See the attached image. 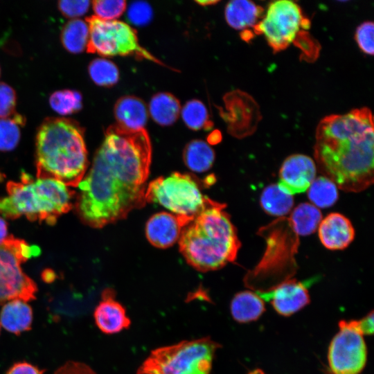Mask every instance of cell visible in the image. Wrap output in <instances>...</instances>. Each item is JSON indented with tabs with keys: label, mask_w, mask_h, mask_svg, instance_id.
Segmentation results:
<instances>
[{
	"label": "cell",
	"mask_w": 374,
	"mask_h": 374,
	"mask_svg": "<svg viewBox=\"0 0 374 374\" xmlns=\"http://www.w3.org/2000/svg\"><path fill=\"white\" fill-rule=\"evenodd\" d=\"M313 280L305 282L289 279L267 292H255L264 301H269L279 314L288 317L299 311L310 303L307 286Z\"/></svg>",
	"instance_id": "cell-13"
},
{
	"label": "cell",
	"mask_w": 374,
	"mask_h": 374,
	"mask_svg": "<svg viewBox=\"0 0 374 374\" xmlns=\"http://www.w3.org/2000/svg\"><path fill=\"white\" fill-rule=\"evenodd\" d=\"M289 219L299 235H307L316 231L321 221L322 215L315 206L302 203L293 210Z\"/></svg>",
	"instance_id": "cell-24"
},
{
	"label": "cell",
	"mask_w": 374,
	"mask_h": 374,
	"mask_svg": "<svg viewBox=\"0 0 374 374\" xmlns=\"http://www.w3.org/2000/svg\"><path fill=\"white\" fill-rule=\"evenodd\" d=\"M95 16L98 18L112 21L119 17L126 8V1L123 0H95L92 1Z\"/></svg>",
	"instance_id": "cell-32"
},
{
	"label": "cell",
	"mask_w": 374,
	"mask_h": 374,
	"mask_svg": "<svg viewBox=\"0 0 374 374\" xmlns=\"http://www.w3.org/2000/svg\"><path fill=\"white\" fill-rule=\"evenodd\" d=\"M264 9L248 0L229 1L224 10L227 24L236 30H246L253 28L262 18Z\"/></svg>",
	"instance_id": "cell-20"
},
{
	"label": "cell",
	"mask_w": 374,
	"mask_h": 374,
	"mask_svg": "<svg viewBox=\"0 0 374 374\" xmlns=\"http://www.w3.org/2000/svg\"><path fill=\"white\" fill-rule=\"evenodd\" d=\"M39 253L37 247L12 235L0 244V304L14 299H36L37 286L24 272L21 264Z\"/></svg>",
	"instance_id": "cell-9"
},
{
	"label": "cell",
	"mask_w": 374,
	"mask_h": 374,
	"mask_svg": "<svg viewBox=\"0 0 374 374\" xmlns=\"http://www.w3.org/2000/svg\"><path fill=\"white\" fill-rule=\"evenodd\" d=\"M225 207L212 199L181 231L179 251L199 271L219 269L236 258L241 243Z\"/></svg>",
	"instance_id": "cell-4"
},
{
	"label": "cell",
	"mask_w": 374,
	"mask_h": 374,
	"mask_svg": "<svg viewBox=\"0 0 374 374\" xmlns=\"http://www.w3.org/2000/svg\"><path fill=\"white\" fill-rule=\"evenodd\" d=\"M95 323L98 329L107 335H112L129 328L131 320L125 307L116 299L112 288L105 289L101 300L93 312Z\"/></svg>",
	"instance_id": "cell-15"
},
{
	"label": "cell",
	"mask_w": 374,
	"mask_h": 374,
	"mask_svg": "<svg viewBox=\"0 0 374 374\" xmlns=\"http://www.w3.org/2000/svg\"><path fill=\"white\" fill-rule=\"evenodd\" d=\"M220 347L208 337L159 347L151 351L136 374H211Z\"/></svg>",
	"instance_id": "cell-7"
},
{
	"label": "cell",
	"mask_w": 374,
	"mask_h": 374,
	"mask_svg": "<svg viewBox=\"0 0 374 374\" xmlns=\"http://www.w3.org/2000/svg\"><path fill=\"white\" fill-rule=\"evenodd\" d=\"M188 222V220L171 213H157L146 223L147 239L157 248L170 247L179 240L183 228Z\"/></svg>",
	"instance_id": "cell-16"
},
{
	"label": "cell",
	"mask_w": 374,
	"mask_h": 374,
	"mask_svg": "<svg viewBox=\"0 0 374 374\" xmlns=\"http://www.w3.org/2000/svg\"><path fill=\"white\" fill-rule=\"evenodd\" d=\"M85 21L89 26L86 48L88 53L105 57L134 55L164 66L141 46L136 30L127 24L118 20H103L95 15L87 17Z\"/></svg>",
	"instance_id": "cell-10"
},
{
	"label": "cell",
	"mask_w": 374,
	"mask_h": 374,
	"mask_svg": "<svg viewBox=\"0 0 374 374\" xmlns=\"http://www.w3.org/2000/svg\"><path fill=\"white\" fill-rule=\"evenodd\" d=\"M366 362L367 347L356 320L340 321L328 348V374H359Z\"/></svg>",
	"instance_id": "cell-12"
},
{
	"label": "cell",
	"mask_w": 374,
	"mask_h": 374,
	"mask_svg": "<svg viewBox=\"0 0 374 374\" xmlns=\"http://www.w3.org/2000/svg\"><path fill=\"white\" fill-rule=\"evenodd\" d=\"M53 374H97L89 365L80 362L68 361Z\"/></svg>",
	"instance_id": "cell-37"
},
{
	"label": "cell",
	"mask_w": 374,
	"mask_h": 374,
	"mask_svg": "<svg viewBox=\"0 0 374 374\" xmlns=\"http://www.w3.org/2000/svg\"><path fill=\"white\" fill-rule=\"evenodd\" d=\"M35 144L37 178L78 187L89 164L83 128L71 118H47L37 130Z\"/></svg>",
	"instance_id": "cell-3"
},
{
	"label": "cell",
	"mask_w": 374,
	"mask_h": 374,
	"mask_svg": "<svg viewBox=\"0 0 374 374\" xmlns=\"http://www.w3.org/2000/svg\"><path fill=\"white\" fill-rule=\"evenodd\" d=\"M33 319L31 306L20 299L5 303L0 312V325L8 332L16 335L30 330Z\"/></svg>",
	"instance_id": "cell-19"
},
{
	"label": "cell",
	"mask_w": 374,
	"mask_h": 374,
	"mask_svg": "<svg viewBox=\"0 0 374 374\" xmlns=\"http://www.w3.org/2000/svg\"><path fill=\"white\" fill-rule=\"evenodd\" d=\"M149 113L159 125L168 126L174 123L179 116L181 105L172 93L161 92L154 95L149 103Z\"/></svg>",
	"instance_id": "cell-22"
},
{
	"label": "cell",
	"mask_w": 374,
	"mask_h": 374,
	"mask_svg": "<svg viewBox=\"0 0 374 374\" xmlns=\"http://www.w3.org/2000/svg\"><path fill=\"white\" fill-rule=\"evenodd\" d=\"M183 159L186 166L191 171L204 172L211 168L215 160V152L208 143L195 139L186 145Z\"/></svg>",
	"instance_id": "cell-23"
},
{
	"label": "cell",
	"mask_w": 374,
	"mask_h": 374,
	"mask_svg": "<svg viewBox=\"0 0 374 374\" xmlns=\"http://www.w3.org/2000/svg\"><path fill=\"white\" fill-rule=\"evenodd\" d=\"M82 98L80 93L75 90L57 91L49 98L52 109L60 115H69L82 109Z\"/></svg>",
	"instance_id": "cell-31"
},
{
	"label": "cell",
	"mask_w": 374,
	"mask_h": 374,
	"mask_svg": "<svg viewBox=\"0 0 374 374\" xmlns=\"http://www.w3.org/2000/svg\"><path fill=\"white\" fill-rule=\"evenodd\" d=\"M310 21L295 2L280 0L271 2L262 18L253 28L256 35H263L274 53L286 49Z\"/></svg>",
	"instance_id": "cell-11"
},
{
	"label": "cell",
	"mask_w": 374,
	"mask_h": 374,
	"mask_svg": "<svg viewBox=\"0 0 374 374\" xmlns=\"http://www.w3.org/2000/svg\"><path fill=\"white\" fill-rule=\"evenodd\" d=\"M44 371L26 362H19L12 365L6 374H43Z\"/></svg>",
	"instance_id": "cell-38"
},
{
	"label": "cell",
	"mask_w": 374,
	"mask_h": 374,
	"mask_svg": "<svg viewBox=\"0 0 374 374\" xmlns=\"http://www.w3.org/2000/svg\"><path fill=\"white\" fill-rule=\"evenodd\" d=\"M181 117L186 125L193 130H210L213 125L207 109L199 100L188 101L181 109Z\"/></svg>",
	"instance_id": "cell-28"
},
{
	"label": "cell",
	"mask_w": 374,
	"mask_h": 374,
	"mask_svg": "<svg viewBox=\"0 0 374 374\" xmlns=\"http://www.w3.org/2000/svg\"><path fill=\"white\" fill-rule=\"evenodd\" d=\"M315 138L319 170L337 187L358 193L373 183V120L368 108L324 117Z\"/></svg>",
	"instance_id": "cell-2"
},
{
	"label": "cell",
	"mask_w": 374,
	"mask_h": 374,
	"mask_svg": "<svg viewBox=\"0 0 374 374\" xmlns=\"http://www.w3.org/2000/svg\"><path fill=\"white\" fill-rule=\"evenodd\" d=\"M0 72H1V71H0Z\"/></svg>",
	"instance_id": "cell-43"
},
{
	"label": "cell",
	"mask_w": 374,
	"mask_h": 374,
	"mask_svg": "<svg viewBox=\"0 0 374 374\" xmlns=\"http://www.w3.org/2000/svg\"><path fill=\"white\" fill-rule=\"evenodd\" d=\"M8 224L5 220L0 217V244L7 238Z\"/></svg>",
	"instance_id": "cell-40"
},
{
	"label": "cell",
	"mask_w": 374,
	"mask_h": 374,
	"mask_svg": "<svg viewBox=\"0 0 374 374\" xmlns=\"http://www.w3.org/2000/svg\"><path fill=\"white\" fill-rule=\"evenodd\" d=\"M267 248L260 263L244 277L245 285L254 292H267L291 279L296 273L294 258L299 244V235L289 218L281 217L258 231Z\"/></svg>",
	"instance_id": "cell-6"
},
{
	"label": "cell",
	"mask_w": 374,
	"mask_h": 374,
	"mask_svg": "<svg viewBox=\"0 0 374 374\" xmlns=\"http://www.w3.org/2000/svg\"><path fill=\"white\" fill-rule=\"evenodd\" d=\"M319 237L322 244L330 250L346 248L355 238V230L350 221L342 214H328L319 226Z\"/></svg>",
	"instance_id": "cell-17"
},
{
	"label": "cell",
	"mask_w": 374,
	"mask_h": 374,
	"mask_svg": "<svg viewBox=\"0 0 374 374\" xmlns=\"http://www.w3.org/2000/svg\"><path fill=\"white\" fill-rule=\"evenodd\" d=\"M88 72L93 82L99 86L111 87L119 79L117 66L103 58L92 60L88 66Z\"/></svg>",
	"instance_id": "cell-30"
},
{
	"label": "cell",
	"mask_w": 374,
	"mask_h": 374,
	"mask_svg": "<svg viewBox=\"0 0 374 374\" xmlns=\"http://www.w3.org/2000/svg\"><path fill=\"white\" fill-rule=\"evenodd\" d=\"M374 25L372 21L361 24L355 32V40L359 48L366 54L373 55L374 53Z\"/></svg>",
	"instance_id": "cell-33"
},
{
	"label": "cell",
	"mask_w": 374,
	"mask_h": 374,
	"mask_svg": "<svg viewBox=\"0 0 374 374\" xmlns=\"http://www.w3.org/2000/svg\"><path fill=\"white\" fill-rule=\"evenodd\" d=\"M24 123L25 118L16 113L11 117L0 118V151H10L16 148Z\"/></svg>",
	"instance_id": "cell-29"
},
{
	"label": "cell",
	"mask_w": 374,
	"mask_h": 374,
	"mask_svg": "<svg viewBox=\"0 0 374 374\" xmlns=\"http://www.w3.org/2000/svg\"><path fill=\"white\" fill-rule=\"evenodd\" d=\"M230 310L239 323H248L259 319L265 310L264 301L254 292L242 291L233 297Z\"/></svg>",
	"instance_id": "cell-21"
},
{
	"label": "cell",
	"mask_w": 374,
	"mask_h": 374,
	"mask_svg": "<svg viewBox=\"0 0 374 374\" xmlns=\"http://www.w3.org/2000/svg\"><path fill=\"white\" fill-rule=\"evenodd\" d=\"M17 96L10 85L0 82V118H9L15 114Z\"/></svg>",
	"instance_id": "cell-34"
},
{
	"label": "cell",
	"mask_w": 374,
	"mask_h": 374,
	"mask_svg": "<svg viewBox=\"0 0 374 374\" xmlns=\"http://www.w3.org/2000/svg\"><path fill=\"white\" fill-rule=\"evenodd\" d=\"M152 9L145 2H134L128 10L129 20L136 25H143L150 21L152 18Z\"/></svg>",
	"instance_id": "cell-35"
},
{
	"label": "cell",
	"mask_w": 374,
	"mask_h": 374,
	"mask_svg": "<svg viewBox=\"0 0 374 374\" xmlns=\"http://www.w3.org/2000/svg\"><path fill=\"white\" fill-rule=\"evenodd\" d=\"M196 2L202 6H207L218 3L217 1H197Z\"/></svg>",
	"instance_id": "cell-41"
},
{
	"label": "cell",
	"mask_w": 374,
	"mask_h": 374,
	"mask_svg": "<svg viewBox=\"0 0 374 374\" xmlns=\"http://www.w3.org/2000/svg\"><path fill=\"white\" fill-rule=\"evenodd\" d=\"M260 202L268 214L284 216L292 208L294 199L292 195L283 192L278 184H270L263 190Z\"/></svg>",
	"instance_id": "cell-25"
},
{
	"label": "cell",
	"mask_w": 374,
	"mask_h": 374,
	"mask_svg": "<svg viewBox=\"0 0 374 374\" xmlns=\"http://www.w3.org/2000/svg\"><path fill=\"white\" fill-rule=\"evenodd\" d=\"M0 332H1V325H0Z\"/></svg>",
	"instance_id": "cell-42"
},
{
	"label": "cell",
	"mask_w": 374,
	"mask_h": 374,
	"mask_svg": "<svg viewBox=\"0 0 374 374\" xmlns=\"http://www.w3.org/2000/svg\"><path fill=\"white\" fill-rule=\"evenodd\" d=\"M357 326L363 335H369L373 332V311L359 320H356Z\"/></svg>",
	"instance_id": "cell-39"
},
{
	"label": "cell",
	"mask_w": 374,
	"mask_h": 374,
	"mask_svg": "<svg viewBox=\"0 0 374 374\" xmlns=\"http://www.w3.org/2000/svg\"><path fill=\"white\" fill-rule=\"evenodd\" d=\"M316 173V164L312 158L305 154H292L283 161L277 184L291 195L301 193L309 188Z\"/></svg>",
	"instance_id": "cell-14"
},
{
	"label": "cell",
	"mask_w": 374,
	"mask_h": 374,
	"mask_svg": "<svg viewBox=\"0 0 374 374\" xmlns=\"http://www.w3.org/2000/svg\"><path fill=\"white\" fill-rule=\"evenodd\" d=\"M152 145L143 128L107 127L91 168L78 185L75 213L85 224L102 228L146 203Z\"/></svg>",
	"instance_id": "cell-1"
},
{
	"label": "cell",
	"mask_w": 374,
	"mask_h": 374,
	"mask_svg": "<svg viewBox=\"0 0 374 374\" xmlns=\"http://www.w3.org/2000/svg\"><path fill=\"white\" fill-rule=\"evenodd\" d=\"M117 125L132 130L143 129L148 117L145 103L134 96H124L115 103L114 108Z\"/></svg>",
	"instance_id": "cell-18"
},
{
	"label": "cell",
	"mask_w": 374,
	"mask_h": 374,
	"mask_svg": "<svg viewBox=\"0 0 374 374\" xmlns=\"http://www.w3.org/2000/svg\"><path fill=\"white\" fill-rule=\"evenodd\" d=\"M145 200L159 204L190 222L212 201L203 195L195 178L177 172L158 177L148 184Z\"/></svg>",
	"instance_id": "cell-8"
},
{
	"label": "cell",
	"mask_w": 374,
	"mask_h": 374,
	"mask_svg": "<svg viewBox=\"0 0 374 374\" xmlns=\"http://www.w3.org/2000/svg\"><path fill=\"white\" fill-rule=\"evenodd\" d=\"M338 196L335 184L324 176L314 179L308 191L309 199L316 207L320 208L332 206L338 199Z\"/></svg>",
	"instance_id": "cell-27"
},
{
	"label": "cell",
	"mask_w": 374,
	"mask_h": 374,
	"mask_svg": "<svg viewBox=\"0 0 374 374\" xmlns=\"http://www.w3.org/2000/svg\"><path fill=\"white\" fill-rule=\"evenodd\" d=\"M88 39V24L80 19L68 21L61 33V41L64 47L72 53H79L85 50Z\"/></svg>",
	"instance_id": "cell-26"
},
{
	"label": "cell",
	"mask_w": 374,
	"mask_h": 374,
	"mask_svg": "<svg viewBox=\"0 0 374 374\" xmlns=\"http://www.w3.org/2000/svg\"><path fill=\"white\" fill-rule=\"evenodd\" d=\"M22 181H9L8 195L0 198V215L9 219L25 216L30 221L54 224L73 207L75 192L60 181L24 174Z\"/></svg>",
	"instance_id": "cell-5"
},
{
	"label": "cell",
	"mask_w": 374,
	"mask_h": 374,
	"mask_svg": "<svg viewBox=\"0 0 374 374\" xmlns=\"http://www.w3.org/2000/svg\"><path fill=\"white\" fill-rule=\"evenodd\" d=\"M90 3L89 1H60L58 8L64 16L74 18L86 13Z\"/></svg>",
	"instance_id": "cell-36"
}]
</instances>
